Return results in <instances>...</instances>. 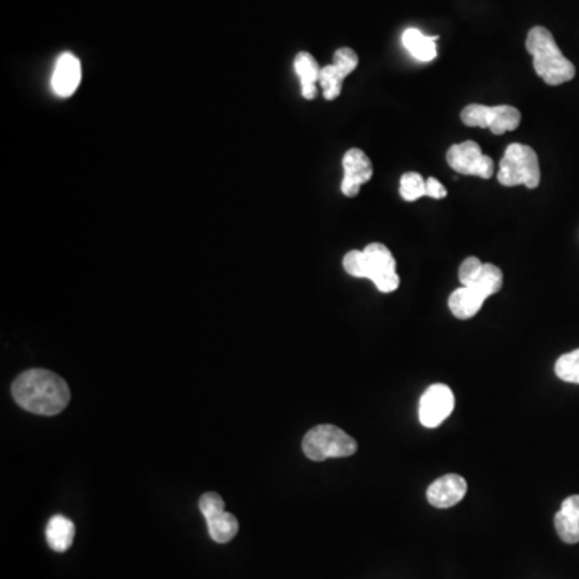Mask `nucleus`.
Listing matches in <instances>:
<instances>
[{
  "mask_svg": "<svg viewBox=\"0 0 579 579\" xmlns=\"http://www.w3.org/2000/svg\"><path fill=\"white\" fill-rule=\"evenodd\" d=\"M18 406L37 415H57L70 403V388L50 370H26L12 385Z\"/></svg>",
  "mask_w": 579,
  "mask_h": 579,
  "instance_id": "obj_1",
  "label": "nucleus"
},
{
  "mask_svg": "<svg viewBox=\"0 0 579 579\" xmlns=\"http://www.w3.org/2000/svg\"><path fill=\"white\" fill-rule=\"evenodd\" d=\"M343 267L350 276L372 280L382 293L395 292L401 282L395 256L382 243H370L362 251L346 253Z\"/></svg>",
  "mask_w": 579,
  "mask_h": 579,
  "instance_id": "obj_2",
  "label": "nucleus"
},
{
  "mask_svg": "<svg viewBox=\"0 0 579 579\" xmlns=\"http://www.w3.org/2000/svg\"><path fill=\"white\" fill-rule=\"evenodd\" d=\"M526 50L533 57L534 71L549 86H562L575 78V65L562 54L551 31L544 26L531 29L526 37Z\"/></svg>",
  "mask_w": 579,
  "mask_h": 579,
  "instance_id": "obj_3",
  "label": "nucleus"
},
{
  "mask_svg": "<svg viewBox=\"0 0 579 579\" xmlns=\"http://www.w3.org/2000/svg\"><path fill=\"white\" fill-rule=\"evenodd\" d=\"M497 181L504 187L525 185L526 189H536L541 184V168L533 148L523 144H510L499 163Z\"/></svg>",
  "mask_w": 579,
  "mask_h": 579,
  "instance_id": "obj_4",
  "label": "nucleus"
},
{
  "mask_svg": "<svg viewBox=\"0 0 579 579\" xmlns=\"http://www.w3.org/2000/svg\"><path fill=\"white\" fill-rule=\"evenodd\" d=\"M358 451V443L335 425H317L303 438V452L314 462L350 457Z\"/></svg>",
  "mask_w": 579,
  "mask_h": 579,
  "instance_id": "obj_5",
  "label": "nucleus"
},
{
  "mask_svg": "<svg viewBox=\"0 0 579 579\" xmlns=\"http://www.w3.org/2000/svg\"><path fill=\"white\" fill-rule=\"evenodd\" d=\"M460 120L469 128L489 129V131L502 136L515 129L522 123V113L510 105H497L486 107L480 103H472L460 113Z\"/></svg>",
  "mask_w": 579,
  "mask_h": 579,
  "instance_id": "obj_6",
  "label": "nucleus"
},
{
  "mask_svg": "<svg viewBox=\"0 0 579 579\" xmlns=\"http://www.w3.org/2000/svg\"><path fill=\"white\" fill-rule=\"evenodd\" d=\"M198 507L208 525V533L214 543L226 544L239 533V520L224 509V501L218 493H205Z\"/></svg>",
  "mask_w": 579,
  "mask_h": 579,
  "instance_id": "obj_7",
  "label": "nucleus"
},
{
  "mask_svg": "<svg viewBox=\"0 0 579 579\" xmlns=\"http://www.w3.org/2000/svg\"><path fill=\"white\" fill-rule=\"evenodd\" d=\"M446 160L456 173L464 176H478L491 179L494 176V161L481 152L480 145L473 140L452 145L446 153Z\"/></svg>",
  "mask_w": 579,
  "mask_h": 579,
  "instance_id": "obj_8",
  "label": "nucleus"
},
{
  "mask_svg": "<svg viewBox=\"0 0 579 579\" xmlns=\"http://www.w3.org/2000/svg\"><path fill=\"white\" fill-rule=\"evenodd\" d=\"M454 393L448 385L435 383L428 386L419 404V420L425 428L440 427L454 411Z\"/></svg>",
  "mask_w": 579,
  "mask_h": 579,
  "instance_id": "obj_9",
  "label": "nucleus"
},
{
  "mask_svg": "<svg viewBox=\"0 0 579 579\" xmlns=\"http://www.w3.org/2000/svg\"><path fill=\"white\" fill-rule=\"evenodd\" d=\"M358 65V54L350 47H341L333 54L332 65L322 68L321 79H319L325 100L332 102L340 97L343 81L358 68Z\"/></svg>",
  "mask_w": 579,
  "mask_h": 579,
  "instance_id": "obj_10",
  "label": "nucleus"
},
{
  "mask_svg": "<svg viewBox=\"0 0 579 579\" xmlns=\"http://www.w3.org/2000/svg\"><path fill=\"white\" fill-rule=\"evenodd\" d=\"M343 182H341V192L348 198L358 197L362 185L374 176V166L372 161L362 152L361 148H351L343 157Z\"/></svg>",
  "mask_w": 579,
  "mask_h": 579,
  "instance_id": "obj_11",
  "label": "nucleus"
},
{
  "mask_svg": "<svg viewBox=\"0 0 579 579\" xmlns=\"http://www.w3.org/2000/svg\"><path fill=\"white\" fill-rule=\"evenodd\" d=\"M467 488L469 486L464 477L449 473L428 486L427 499L436 509H449V507L457 506L464 499Z\"/></svg>",
  "mask_w": 579,
  "mask_h": 579,
  "instance_id": "obj_12",
  "label": "nucleus"
},
{
  "mask_svg": "<svg viewBox=\"0 0 579 579\" xmlns=\"http://www.w3.org/2000/svg\"><path fill=\"white\" fill-rule=\"evenodd\" d=\"M81 62L76 55L71 52L58 57L55 63L54 74H52V89L58 97H71L74 92L78 91L79 84H81Z\"/></svg>",
  "mask_w": 579,
  "mask_h": 579,
  "instance_id": "obj_13",
  "label": "nucleus"
},
{
  "mask_svg": "<svg viewBox=\"0 0 579 579\" xmlns=\"http://www.w3.org/2000/svg\"><path fill=\"white\" fill-rule=\"evenodd\" d=\"M555 531L563 543H579V494L570 496L562 502L554 518Z\"/></svg>",
  "mask_w": 579,
  "mask_h": 579,
  "instance_id": "obj_14",
  "label": "nucleus"
},
{
  "mask_svg": "<svg viewBox=\"0 0 579 579\" xmlns=\"http://www.w3.org/2000/svg\"><path fill=\"white\" fill-rule=\"evenodd\" d=\"M296 76L300 78L301 94L304 99L314 100L317 97V83L321 79V66L316 58L309 52H300L296 55L295 62Z\"/></svg>",
  "mask_w": 579,
  "mask_h": 579,
  "instance_id": "obj_15",
  "label": "nucleus"
},
{
  "mask_svg": "<svg viewBox=\"0 0 579 579\" xmlns=\"http://www.w3.org/2000/svg\"><path fill=\"white\" fill-rule=\"evenodd\" d=\"M485 301V296L480 295L477 290L462 285L449 296V309H451L452 316L457 317L460 321H467V319H472L480 313L481 306L485 304Z\"/></svg>",
  "mask_w": 579,
  "mask_h": 579,
  "instance_id": "obj_16",
  "label": "nucleus"
},
{
  "mask_svg": "<svg viewBox=\"0 0 579 579\" xmlns=\"http://www.w3.org/2000/svg\"><path fill=\"white\" fill-rule=\"evenodd\" d=\"M502 284H504V274H502L501 269L494 266V264L483 263L464 287L477 290L480 295L485 296L486 300H488L489 296L501 292Z\"/></svg>",
  "mask_w": 579,
  "mask_h": 579,
  "instance_id": "obj_17",
  "label": "nucleus"
},
{
  "mask_svg": "<svg viewBox=\"0 0 579 579\" xmlns=\"http://www.w3.org/2000/svg\"><path fill=\"white\" fill-rule=\"evenodd\" d=\"M46 538L52 551H68L73 546L74 523L63 515H55L47 523Z\"/></svg>",
  "mask_w": 579,
  "mask_h": 579,
  "instance_id": "obj_18",
  "label": "nucleus"
},
{
  "mask_svg": "<svg viewBox=\"0 0 579 579\" xmlns=\"http://www.w3.org/2000/svg\"><path fill=\"white\" fill-rule=\"evenodd\" d=\"M436 39L420 33L419 29H406L403 34V44L409 54L419 62H432L436 58Z\"/></svg>",
  "mask_w": 579,
  "mask_h": 579,
  "instance_id": "obj_19",
  "label": "nucleus"
},
{
  "mask_svg": "<svg viewBox=\"0 0 579 579\" xmlns=\"http://www.w3.org/2000/svg\"><path fill=\"white\" fill-rule=\"evenodd\" d=\"M399 193L406 202H415L419 198L427 197V179L419 173H406L401 177Z\"/></svg>",
  "mask_w": 579,
  "mask_h": 579,
  "instance_id": "obj_20",
  "label": "nucleus"
},
{
  "mask_svg": "<svg viewBox=\"0 0 579 579\" xmlns=\"http://www.w3.org/2000/svg\"><path fill=\"white\" fill-rule=\"evenodd\" d=\"M555 374L563 382L579 385V348L571 353L563 354L557 359Z\"/></svg>",
  "mask_w": 579,
  "mask_h": 579,
  "instance_id": "obj_21",
  "label": "nucleus"
},
{
  "mask_svg": "<svg viewBox=\"0 0 579 579\" xmlns=\"http://www.w3.org/2000/svg\"><path fill=\"white\" fill-rule=\"evenodd\" d=\"M480 259L477 256H469L465 259L464 263L460 264L459 267V280L460 284L467 285L470 279H472L473 274L478 271V267L481 266Z\"/></svg>",
  "mask_w": 579,
  "mask_h": 579,
  "instance_id": "obj_22",
  "label": "nucleus"
},
{
  "mask_svg": "<svg viewBox=\"0 0 579 579\" xmlns=\"http://www.w3.org/2000/svg\"><path fill=\"white\" fill-rule=\"evenodd\" d=\"M448 195V190L441 184L436 177H428L427 179V197L435 198V200H441V198Z\"/></svg>",
  "mask_w": 579,
  "mask_h": 579,
  "instance_id": "obj_23",
  "label": "nucleus"
}]
</instances>
